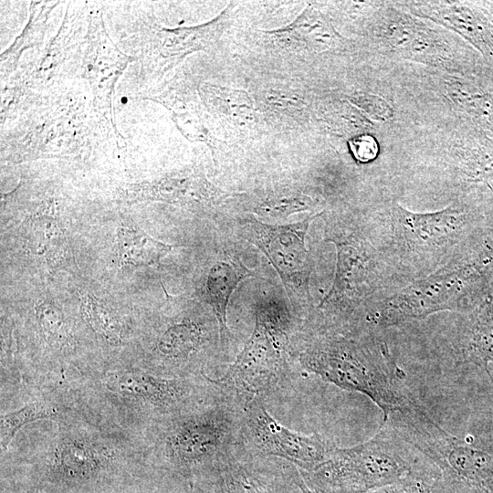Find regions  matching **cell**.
Listing matches in <instances>:
<instances>
[{"mask_svg":"<svg viewBox=\"0 0 493 493\" xmlns=\"http://www.w3.org/2000/svg\"><path fill=\"white\" fill-rule=\"evenodd\" d=\"M255 454L241 443L215 467L222 493H291L298 468ZM286 465V464H285ZM284 465V466H285Z\"/></svg>","mask_w":493,"mask_h":493,"instance_id":"cell-10","label":"cell"},{"mask_svg":"<svg viewBox=\"0 0 493 493\" xmlns=\"http://www.w3.org/2000/svg\"><path fill=\"white\" fill-rule=\"evenodd\" d=\"M271 33L288 45L318 52L334 48L342 42L330 21L313 7L305 8L290 25Z\"/></svg>","mask_w":493,"mask_h":493,"instance_id":"cell-16","label":"cell"},{"mask_svg":"<svg viewBox=\"0 0 493 493\" xmlns=\"http://www.w3.org/2000/svg\"><path fill=\"white\" fill-rule=\"evenodd\" d=\"M56 414V410L44 404L34 403L1 417V448L5 450L17 431L26 424Z\"/></svg>","mask_w":493,"mask_h":493,"instance_id":"cell-28","label":"cell"},{"mask_svg":"<svg viewBox=\"0 0 493 493\" xmlns=\"http://www.w3.org/2000/svg\"><path fill=\"white\" fill-rule=\"evenodd\" d=\"M365 326L320 333H299L289 354L306 371L343 390L369 397L383 420L414 401L405 387V372L387 343Z\"/></svg>","mask_w":493,"mask_h":493,"instance_id":"cell-1","label":"cell"},{"mask_svg":"<svg viewBox=\"0 0 493 493\" xmlns=\"http://www.w3.org/2000/svg\"><path fill=\"white\" fill-rule=\"evenodd\" d=\"M228 8L214 20L196 26L162 29L160 33L161 57L179 61L187 54L209 48L220 37L226 22Z\"/></svg>","mask_w":493,"mask_h":493,"instance_id":"cell-17","label":"cell"},{"mask_svg":"<svg viewBox=\"0 0 493 493\" xmlns=\"http://www.w3.org/2000/svg\"><path fill=\"white\" fill-rule=\"evenodd\" d=\"M435 479L433 472L418 473L370 493H431Z\"/></svg>","mask_w":493,"mask_h":493,"instance_id":"cell-30","label":"cell"},{"mask_svg":"<svg viewBox=\"0 0 493 493\" xmlns=\"http://www.w3.org/2000/svg\"><path fill=\"white\" fill-rule=\"evenodd\" d=\"M255 318L252 334L234 362L225 374L212 379L220 393L241 409L284 390L291 380L288 357L296 330L288 310L260 301Z\"/></svg>","mask_w":493,"mask_h":493,"instance_id":"cell-4","label":"cell"},{"mask_svg":"<svg viewBox=\"0 0 493 493\" xmlns=\"http://www.w3.org/2000/svg\"><path fill=\"white\" fill-rule=\"evenodd\" d=\"M375 37L384 52L414 61L435 62L446 51L431 28L396 9H387L379 16Z\"/></svg>","mask_w":493,"mask_h":493,"instance_id":"cell-11","label":"cell"},{"mask_svg":"<svg viewBox=\"0 0 493 493\" xmlns=\"http://www.w3.org/2000/svg\"><path fill=\"white\" fill-rule=\"evenodd\" d=\"M82 310L88 322L96 333L109 343L121 342L123 336L122 325L113 314L92 296H86Z\"/></svg>","mask_w":493,"mask_h":493,"instance_id":"cell-27","label":"cell"},{"mask_svg":"<svg viewBox=\"0 0 493 493\" xmlns=\"http://www.w3.org/2000/svg\"><path fill=\"white\" fill-rule=\"evenodd\" d=\"M249 276L250 272L240 263L226 259L215 262L209 270L206 299L216 317L222 344L228 336L227 309L231 296L238 284Z\"/></svg>","mask_w":493,"mask_h":493,"instance_id":"cell-18","label":"cell"},{"mask_svg":"<svg viewBox=\"0 0 493 493\" xmlns=\"http://www.w3.org/2000/svg\"><path fill=\"white\" fill-rule=\"evenodd\" d=\"M295 484L296 486L299 488V490L301 491V493H320L313 488H310L309 487L307 486V484L304 482V480L302 479L299 470H298V473L295 477Z\"/></svg>","mask_w":493,"mask_h":493,"instance_id":"cell-34","label":"cell"},{"mask_svg":"<svg viewBox=\"0 0 493 493\" xmlns=\"http://www.w3.org/2000/svg\"><path fill=\"white\" fill-rule=\"evenodd\" d=\"M57 465L68 477H85L97 471L101 456L90 445L84 442H68L58 452Z\"/></svg>","mask_w":493,"mask_h":493,"instance_id":"cell-24","label":"cell"},{"mask_svg":"<svg viewBox=\"0 0 493 493\" xmlns=\"http://www.w3.org/2000/svg\"><path fill=\"white\" fill-rule=\"evenodd\" d=\"M452 163L465 181L489 187L493 180V138L483 137L457 143L453 151Z\"/></svg>","mask_w":493,"mask_h":493,"instance_id":"cell-22","label":"cell"},{"mask_svg":"<svg viewBox=\"0 0 493 493\" xmlns=\"http://www.w3.org/2000/svg\"><path fill=\"white\" fill-rule=\"evenodd\" d=\"M315 206L316 202L307 194L277 193L257 198L251 212L263 219H280L294 213L312 210Z\"/></svg>","mask_w":493,"mask_h":493,"instance_id":"cell-26","label":"cell"},{"mask_svg":"<svg viewBox=\"0 0 493 493\" xmlns=\"http://www.w3.org/2000/svg\"><path fill=\"white\" fill-rule=\"evenodd\" d=\"M222 193L197 171L185 169L151 183L127 186L121 196L131 202L160 201L192 208L217 205Z\"/></svg>","mask_w":493,"mask_h":493,"instance_id":"cell-12","label":"cell"},{"mask_svg":"<svg viewBox=\"0 0 493 493\" xmlns=\"http://www.w3.org/2000/svg\"><path fill=\"white\" fill-rule=\"evenodd\" d=\"M173 247L137 227L122 226L117 233L115 258L121 268L155 266Z\"/></svg>","mask_w":493,"mask_h":493,"instance_id":"cell-20","label":"cell"},{"mask_svg":"<svg viewBox=\"0 0 493 493\" xmlns=\"http://www.w3.org/2000/svg\"><path fill=\"white\" fill-rule=\"evenodd\" d=\"M242 412L221 393L201 410L176 419L168 428L163 451L179 468L214 467L242 443Z\"/></svg>","mask_w":493,"mask_h":493,"instance_id":"cell-7","label":"cell"},{"mask_svg":"<svg viewBox=\"0 0 493 493\" xmlns=\"http://www.w3.org/2000/svg\"><path fill=\"white\" fill-rule=\"evenodd\" d=\"M383 423L391 425L449 486L493 493V453L448 433L418 402L391 414Z\"/></svg>","mask_w":493,"mask_h":493,"instance_id":"cell-6","label":"cell"},{"mask_svg":"<svg viewBox=\"0 0 493 493\" xmlns=\"http://www.w3.org/2000/svg\"><path fill=\"white\" fill-rule=\"evenodd\" d=\"M25 224L24 236L27 249L44 258L48 265L56 266L62 259L65 236L54 213L47 209L39 211Z\"/></svg>","mask_w":493,"mask_h":493,"instance_id":"cell-21","label":"cell"},{"mask_svg":"<svg viewBox=\"0 0 493 493\" xmlns=\"http://www.w3.org/2000/svg\"><path fill=\"white\" fill-rule=\"evenodd\" d=\"M387 217L392 248L410 282L444 265L460 244L485 227L482 202L467 200L429 213L412 212L395 203Z\"/></svg>","mask_w":493,"mask_h":493,"instance_id":"cell-5","label":"cell"},{"mask_svg":"<svg viewBox=\"0 0 493 493\" xmlns=\"http://www.w3.org/2000/svg\"><path fill=\"white\" fill-rule=\"evenodd\" d=\"M447 98L458 110L477 118L493 116V97L484 93L477 86L461 79L445 81Z\"/></svg>","mask_w":493,"mask_h":493,"instance_id":"cell-25","label":"cell"},{"mask_svg":"<svg viewBox=\"0 0 493 493\" xmlns=\"http://www.w3.org/2000/svg\"><path fill=\"white\" fill-rule=\"evenodd\" d=\"M349 147L353 157L360 163L373 161L379 152L378 142L370 134H361L349 141Z\"/></svg>","mask_w":493,"mask_h":493,"instance_id":"cell-31","label":"cell"},{"mask_svg":"<svg viewBox=\"0 0 493 493\" xmlns=\"http://www.w3.org/2000/svg\"><path fill=\"white\" fill-rule=\"evenodd\" d=\"M213 341L211 330L204 324L182 321L168 327L157 341V351L167 361L186 363Z\"/></svg>","mask_w":493,"mask_h":493,"instance_id":"cell-19","label":"cell"},{"mask_svg":"<svg viewBox=\"0 0 493 493\" xmlns=\"http://www.w3.org/2000/svg\"><path fill=\"white\" fill-rule=\"evenodd\" d=\"M452 338V353L462 365L476 367L489 377L493 362V292L478 306L459 313Z\"/></svg>","mask_w":493,"mask_h":493,"instance_id":"cell-13","label":"cell"},{"mask_svg":"<svg viewBox=\"0 0 493 493\" xmlns=\"http://www.w3.org/2000/svg\"><path fill=\"white\" fill-rule=\"evenodd\" d=\"M491 194L482 202V211L485 227L493 230V188H489Z\"/></svg>","mask_w":493,"mask_h":493,"instance_id":"cell-33","label":"cell"},{"mask_svg":"<svg viewBox=\"0 0 493 493\" xmlns=\"http://www.w3.org/2000/svg\"><path fill=\"white\" fill-rule=\"evenodd\" d=\"M201 91L215 116L236 124H248L255 120L254 104L245 90L206 84Z\"/></svg>","mask_w":493,"mask_h":493,"instance_id":"cell-23","label":"cell"},{"mask_svg":"<svg viewBox=\"0 0 493 493\" xmlns=\"http://www.w3.org/2000/svg\"><path fill=\"white\" fill-rule=\"evenodd\" d=\"M493 292V231L481 227L444 265L392 293L369 301L362 323L379 330L439 311L466 313Z\"/></svg>","mask_w":493,"mask_h":493,"instance_id":"cell-2","label":"cell"},{"mask_svg":"<svg viewBox=\"0 0 493 493\" xmlns=\"http://www.w3.org/2000/svg\"><path fill=\"white\" fill-rule=\"evenodd\" d=\"M109 386L124 395L142 398L160 408L176 411L191 404L197 391L191 383L178 379H164L128 372L110 379Z\"/></svg>","mask_w":493,"mask_h":493,"instance_id":"cell-15","label":"cell"},{"mask_svg":"<svg viewBox=\"0 0 493 493\" xmlns=\"http://www.w3.org/2000/svg\"><path fill=\"white\" fill-rule=\"evenodd\" d=\"M317 215L287 225H270L257 219L244 223L247 239L268 258L293 305L310 299L311 264L305 240L309 224Z\"/></svg>","mask_w":493,"mask_h":493,"instance_id":"cell-9","label":"cell"},{"mask_svg":"<svg viewBox=\"0 0 493 493\" xmlns=\"http://www.w3.org/2000/svg\"><path fill=\"white\" fill-rule=\"evenodd\" d=\"M422 456L387 423L369 440L350 447L334 446L310 471L299 472L320 493H370L410 476L434 472L421 466Z\"/></svg>","mask_w":493,"mask_h":493,"instance_id":"cell-3","label":"cell"},{"mask_svg":"<svg viewBox=\"0 0 493 493\" xmlns=\"http://www.w3.org/2000/svg\"><path fill=\"white\" fill-rule=\"evenodd\" d=\"M353 100L374 120L385 121L393 114L389 104L378 96L363 94L356 97Z\"/></svg>","mask_w":493,"mask_h":493,"instance_id":"cell-32","label":"cell"},{"mask_svg":"<svg viewBox=\"0 0 493 493\" xmlns=\"http://www.w3.org/2000/svg\"><path fill=\"white\" fill-rule=\"evenodd\" d=\"M407 7L419 16L454 31L485 58H493V27L484 15L458 2H409Z\"/></svg>","mask_w":493,"mask_h":493,"instance_id":"cell-14","label":"cell"},{"mask_svg":"<svg viewBox=\"0 0 493 493\" xmlns=\"http://www.w3.org/2000/svg\"><path fill=\"white\" fill-rule=\"evenodd\" d=\"M241 435L243 446L249 451L285 459L301 471L318 467L335 446L320 435H303L287 428L270 414L262 400L244 407Z\"/></svg>","mask_w":493,"mask_h":493,"instance_id":"cell-8","label":"cell"},{"mask_svg":"<svg viewBox=\"0 0 493 493\" xmlns=\"http://www.w3.org/2000/svg\"><path fill=\"white\" fill-rule=\"evenodd\" d=\"M36 312L39 326L48 338L58 343L68 339L63 316L56 307L45 302L37 306Z\"/></svg>","mask_w":493,"mask_h":493,"instance_id":"cell-29","label":"cell"}]
</instances>
